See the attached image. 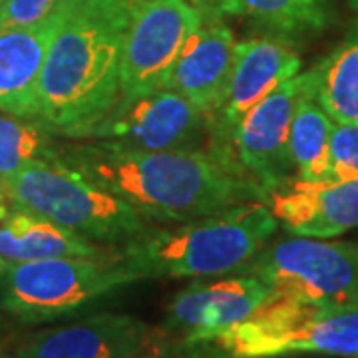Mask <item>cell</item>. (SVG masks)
Returning <instances> with one entry per match:
<instances>
[{"label": "cell", "mask_w": 358, "mask_h": 358, "mask_svg": "<svg viewBox=\"0 0 358 358\" xmlns=\"http://www.w3.org/2000/svg\"><path fill=\"white\" fill-rule=\"evenodd\" d=\"M117 247L94 243L48 219L10 207L8 217L0 223V259L6 263H26L62 257H108Z\"/></svg>", "instance_id": "obj_17"}, {"label": "cell", "mask_w": 358, "mask_h": 358, "mask_svg": "<svg viewBox=\"0 0 358 358\" xmlns=\"http://www.w3.org/2000/svg\"><path fill=\"white\" fill-rule=\"evenodd\" d=\"M62 0H2L0 2V28L30 26L48 18Z\"/></svg>", "instance_id": "obj_23"}, {"label": "cell", "mask_w": 358, "mask_h": 358, "mask_svg": "<svg viewBox=\"0 0 358 358\" xmlns=\"http://www.w3.org/2000/svg\"><path fill=\"white\" fill-rule=\"evenodd\" d=\"M213 343L231 358H281L301 352L358 358V305L322 307L273 294L249 319Z\"/></svg>", "instance_id": "obj_6"}, {"label": "cell", "mask_w": 358, "mask_h": 358, "mask_svg": "<svg viewBox=\"0 0 358 358\" xmlns=\"http://www.w3.org/2000/svg\"><path fill=\"white\" fill-rule=\"evenodd\" d=\"M358 178V124H336L331 134L329 179Z\"/></svg>", "instance_id": "obj_22"}, {"label": "cell", "mask_w": 358, "mask_h": 358, "mask_svg": "<svg viewBox=\"0 0 358 358\" xmlns=\"http://www.w3.org/2000/svg\"><path fill=\"white\" fill-rule=\"evenodd\" d=\"M141 277L120 257H62L6 263L0 271V308L22 324L80 315Z\"/></svg>", "instance_id": "obj_4"}, {"label": "cell", "mask_w": 358, "mask_h": 358, "mask_svg": "<svg viewBox=\"0 0 358 358\" xmlns=\"http://www.w3.org/2000/svg\"><path fill=\"white\" fill-rule=\"evenodd\" d=\"M60 164L131 205L141 217L183 223L215 211L267 201L268 193L203 150H134L98 140L62 143Z\"/></svg>", "instance_id": "obj_1"}, {"label": "cell", "mask_w": 358, "mask_h": 358, "mask_svg": "<svg viewBox=\"0 0 358 358\" xmlns=\"http://www.w3.org/2000/svg\"><path fill=\"white\" fill-rule=\"evenodd\" d=\"M0 2H2V0H0Z\"/></svg>", "instance_id": "obj_30"}, {"label": "cell", "mask_w": 358, "mask_h": 358, "mask_svg": "<svg viewBox=\"0 0 358 358\" xmlns=\"http://www.w3.org/2000/svg\"><path fill=\"white\" fill-rule=\"evenodd\" d=\"M301 66L303 60L293 48V42L275 36L237 42L227 96L209 120V154L223 164L227 143L243 115L282 82L301 74Z\"/></svg>", "instance_id": "obj_13"}, {"label": "cell", "mask_w": 358, "mask_h": 358, "mask_svg": "<svg viewBox=\"0 0 358 358\" xmlns=\"http://www.w3.org/2000/svg\"><path fill=\"white\" fill-rule=\"evenodd\" d=\"M334 122L308 94V84L294 106L289 126V155L294 179L327 181L331 173V134Z\"/></svg>", "instance_id": "obj_20"}, {"label": "cell", "mask_w": 358, "mask_h": 358, "mask_svg": "<svg viewBox=\"0 0 358 358\" xmlns=\"http://www.w3.org/2000/svg\"><path fill=\"white\" fill-rule=\"evenodd\" d=\"M307 74L308 94L336 124H358V18Z\"/></svg>", "instance_id": "obj_19"}, {"label": "cell", "mask_w": 358, "mask_h": 358, "mask_svg": "<svg viewBox=\"0 0 358 358\" xmlns=\"http://www.w3.org/2000/svg\"><path fill=\"white\" fill-rule=\"evenodd\" d=\"M40 120L0 112V183L40 162H58L62 143Z\"/></svg>", "instance_id": "obj_21"}, {"label": "cell", "mask_w": 358, "mask_h": 358, "mask_svg": "<svg viewBox=\"0 0 358 358\" xmlns=\"http://www.w3.org/2000/svg\"><path fill=\"white\" fill-rule=\"evenodd\" d=\"M279 221L267 201H249L211 215L148 229L120 247L141 279H205L237 273L268 243Z\"/></svg>", "instance_id": "obj_3"}, {"label": "cell", "mask_w": 358, "mask_h": 358, "mask_svg": "<svg viewBox=\"0 0 358 358\" xmlns=\"http://www.w3.org/2000/svg\"><path fill=\"white\" fill-rule=\"evenodd\" d=\"M305 88L307 74L301 72L251 108L231 136L223 166L267 193L287 185L294 178L289 155V126Z\"/></svg>", "instance_id": "obj_9"}, {"label": "cell", "mask_w": 358, "mask_h": 358, "mask_svg": "<svg viewBox=\"0 0 358 358\" xmlns=\"http://www.w3.org/2000/svg\"><path fill=\"white\" fill-rule=\"evenodd\" d=\"M60 6L30 26L0 28V112L38 120L40 76Z\"/></svg>", "instance_id": "obj_16"}, {"label": "cell", "mask_w": 358, "mask_h": 358, "mask_svg": "<svg viewBox=\"0 0 358 358\" xmlns=\"http://www.w3.org/2000/svg\"><path fill=\"white\" fill-rule=\"evenodd\" d=\"M235 46L233 32L219 16H203L171 68L166 88L187 98L211 120L229 90Z\"/></svg>", "instance_id": "obj_15"}, {"label": "cell", "mask_w": 358, "mask_h": 358, "mask_svg": "<svg viewBox=\"0 0 358 358\" xmlns=\"http://www.w3.org/2000/svg\"><path fill=\"white\" fill-rule=\"evenodd\" d=\"M131 0H62L40 76L38 120L86 140L120 102V68Z\"/></svg>", "instance_id": "obj_2"}, {"label": "cell", "mask_w": 358, "mask_h": 358, "mask_svg": "<svg viewBox=\"0 0 358 358\" xmlns=\"http://www.w3.org/2000/svg\"><path fill=\"white\" fill-rule=\"evenodd\" d=\"M192 4H195L203 16H217V6H215V0H189Z\"/></svg>", "instance_id": "obj_25"}, {"label": "cell", "mask_w": 358, "mask_h": 358, "mask_svg": "<svg viewBox=\"0 0 358 358\" xmlns=\"http://www.w3.org/2000/svg\"><path fill=\"white\" fill-rule=\"evenodd\" d=\"M201 20L203 14L189 0H131L122 48L120 100L166 88L171 68Z\"/></svg>", "instance_id": "obj_8"}, {"label": "cell", "mask_w": 358, "mask_h": 358, "mask_svg": "<svg viewBox=\"0 0 358 358\" xmlns=\"http://www.w3.org/2000/svg\"><path fill=\"white\" fill-rule=\"evenodd\" d=\"M129 358H231L217 343H183L173 338H162Z\"/></svg>", "instance_id": "obj_24"}, {"label": "cell", "mask_w": 358, "mask_h": 358, "mask_svg": "<svg viewBox=\"0 0 358 358\" xmlns=\"http://www.w3.org/2000/svg\"><path fill=\"white\" fill-rule=\"evenodd\" d=\"M241 275L267 282L275 294L322 307L358 305V245L317 237H287L265 245Z\"/></svg>", "instance_id": "obj_7"}, {"label": "cell", "mask_w": 358, "mask_h": 358, "mask_svg": "<svg viewBox=\"0 0 358 358\" xmlns=\"http://www.w3.org/2000/svg\"><path fill=\"white\" fill-rule=\"evenodd\" d=\"M10 207L48 219L94 243L122 247L148 231V219L60 162H40L4 183Z\"/></svg>", "instance_id": "obj_5"}, {"label": "cell", "mask_w": 358, "mask_h": 358, "mask_svg": "<svg viewBox=\"0 0 358 358\" xmlns=\"http://www.w3.org/2000/svg\"><path fill=\"white\" fill-rule=\"evenodd\" d=\"M267 203L287 233L333 239L358 227V178L291 179L281 189L268 193Z\"/></svg>", "instance_id": "obj_14"}, {"label": "cell", "mask_w": 358, "mask_h": 358, "mask_svg": "<svg viewBox=\"0 0 358 358\" xmlns=\"http://www.w3.org/2000/svg\"><path fill=\"white\" fill-rule=\"evenodd\" d=\"M209 136V117L169 88L120 100L86 140L110 141L134 150H199Z\"/></svg>", "instance_id": "obj_10"}, {"label": "cell", "mask_w": 358, "mask_h": 358, "mask_svg": "<svg viewBox=\"0 0 358 358\" xmlns=\"http://www.w3.org/2000/svg\"><path fill=\"white\" fill-rule=\"evenodd\" d=\"M157 327L124 313H96L16 341L10 358H129L162 341Z\"/></svg>", "instance_id": "obj_12"}, {"label": "cell", "mask_w": 358, "mask_h": 358, "mask_svg": "<svg viewBox=\"0 0 358 358\" xmlns=\"http://www.w3.org/2000/svg\"><path fill=\"white\" fill-rule=\"evenodd\" d=\"M8 213H10V199H8V195H6L4 185L0 183V223L8 217Z\"/></svg>", "instance_id": "obj_26"}, {"label": "cell", "mask_w": 358, "mask_h": 358, "mask_svg": "<svg viewBox=\"0 0 358 358\" xmlns=\"http://www.w3.org/2000/svg\"><path fill=\"white\" fill-rule=\"evenodd\" d=\"M0 358H10V357H8V352H2V350H0Z\"/></svg>", "instance_id": "obj_28"}, {"label": "cell", "mask_w": 358, "mask_h": 358, "mask_svg": "<svg viewBox=\"0 0 358 358\" xmlns=\"http://www.w3.org/2000/svg\"><path fill=\"white\" fill-rule=\"evenodd\" d=\"M4 265H6V261H2V259H0V271H2V267H4Z\"/></svg>", "instance_id": "obj_29"}, {"label": "cell", "mask_w": 358, "mask_h": 358, "mask_svg": "<svg viewBox=\"0 0 358 358\" xmlns=\"http://www.w3.org/2000/svg\"><path fill=\"white\" fill-rule=\"evenodd\" d=\"M273 294L267 282L241 273L193 282L169 301L157 329L166 338L189 345L213 343L219 334L249 319Z\"/></svg>", "instance_id": "obj_11"}, {"label": "cell", "mask_w": 358, "mask_h": 358, "mask_svg": "<svg viewBox=\"0 0 358 358\" xmlns=\"http://www.w3.org/2000/svg\"><path fill=\"white\" fill-rule=\"evenodd\" d=\"M215 6L287 42L317 36L336 20L334 0H215Z\"/></svg>", "instance_id": "obj_18"}, {"label": "cell", "mask_w": 358, "mask_h": 358, "mask_svg": "<svg viewBox=\"0 0 358 358\" xmlns=\"http://www.w3.org/2000/svg\"><path fill=\"white\" fill-rule=\"evenodd\" d=\"M345 2L352 13H358V0H345Z\"/></svg>", "instance_id": "obj_27"}]
</instances>
